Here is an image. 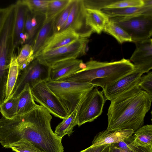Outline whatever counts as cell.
I'll list each match as a JSON object with an SVG mask.
<instances>
[{"instance_id": "obj_13", "label": "cell", "mask_w": 152, "mask_h": 152, "mask_svg": "<svg viewBox=\"0 0 152 152\" xmlns=\"http://www.w3.org/2000/svg\"><path fill=\"white\" fill-rule=\"evenodd\" d=\"M136 49L129 61L133 63L136 70L143 74L152 68V40L151 38L134 42Z\"/></svg>"}, {"instance_id": "obj_31", "label": "cell", "mask_w": 152, "mask_h": 152, "mask_svg": "<svg viewBox=\"0 0 152 152\" xmlns=\"http://www.w3.org/2000/svg\"><path fill=\"white\" fill-rule=\"evenodd\" d=\"M144 0H117L109 4L105 8L121 9L133 7H141L144 4Z\"/></svg>"}, {"instance_id": "obj_11", "label": "cell", "mask_w": 152, "mask_h": 152, "mask_svg": "<svg viewBox=\"0 0 152 152\" xmlns=\"http://www.w3.org/2000/svg\"><path fill=\"white\" fill-rule=\"evenodd\" d=\"M68 28L73 30L80 38H87L93 33L87 23L86 9L83 0H72V7L68 18L61 31Z\"/></svg>"}, {"instance_id": "obj_34", "label": "cell", "mask_w": 152, "mask_h": 152, "mask_svg": "<svg viewBox=\"0 0 152 152\" xmlns=\"http://www.w3.org/2000/svg\"><path fill=\"white\" fill-rule=\"evenodd\" d=\"M86 9L101 10L117 0H83Z\"/></svg>"}, {"instance_id": "obj_2", "label": "cell", "mask_w": 152, "mask_h": 152, "mask_svg": "<svg viewBox=\"0 0 152 152\" xmlns=\"http://www.w3.org/2000/svg\"><path fill=\"white\" fill-rule=\"evenodd\" d=\"M152 96L136 86L111 100L107 115L108 131L132 129L143 126Z\"/></svg>"}, {"instance_id": "obj_1", "label": "cell", "mask_w": 152, "mask_h": 152, "mask_svg": "<svg viewBox=\"0 0 152 152\" xmlns=\"http://www.w3.org/2000/svg\"><path fill=\"white\" fill-rule=\"evenodd\" d=\"M52 116L37 104L29 112L12 119L4 118L0 126V139L6 148L21 140L28 141L42 152H64L61 140L51 126Z\"/></svg>"}, {"instance_id": "obj_16", "label": "cell", "mask_w": 152, "mask_h": 152, "mask_svg": "<svg viewBox=\"0 0 152 152\" xmlns=\"http://www.w3.org/2000/svg\"><path fill=\"white\" fill-rule=\"evenodd\" d=\"M79 38L78 35L71 28L53 34L46 41L37 56L44 51L66 45L77 40Z\"/></svg>"}, {"instance_id": "obj_18", "label": "cell", "mask_w": 152, "mask_h": 152, "mask_svg": "<svg viewBox=\"0 0 152 152\" xmlns=\"http://www.w3.org/2000/svg\"><path fill=\"white\" fill-rule=\"evenodd\" d=\"M144 4L141 7L121 9L104 8L101 10L109 18L117 16L152 15V0H144Z\"/></svg>"}, {"instance_id": "obj_20", "label": "cell", "mask_w": 152, "mask_h": 152, "mask_svg": "<svg viewBox=\"0 0 152 152\" xmlns=\"http://www.w3.org/2000/svg\"><path fill=\"white\" fill-rule=\"evenodd\" d=\"M86 19L87 24L93 32L100 34L103 31L109 18L101 10L86 9Z\"/></svg>"}, {"instance_id": "obj_21", "label": "cell", "mask_w": 152, "mask_h": 152, "mask_svg": "<svg viewBox=\"0 0 152 152\" xmlns=\"http://www.w3.org/2000/svg\"><path fill=\"white\" fill-rule=\"evenodd\" d=\"M18 104L17 115L25 114L33 109L37 105L35 102L29 84H26L17 96Z\"/></svg>"}, {"instance_id": "obj_37", "label": "cell", "mask_w": 152, "mask_h": 152, "mask_svg": "<svg viewBox=\"0 0 152 152\" xmlns=\"http://www.w3.org/2000/svg\"><path fill=\"white\" fill-rule=\"evenodd\" d=\"M125 142L127 146V148H123L116 145L115 143L110 144L108 146L107 152H129L130 149Z\"/></svg>"}, {"instance_id": "obj_12", "label": "cell", "mask_w": 152, "mask_h": 152, "mask_svg": "<svg viewBox=\"0 0 152 152\" xmlns=\"http://www.w3.org/2000/svg\"><path fill=\"white\" fill-rule=\"evenodd\" d=\"M143 74L136 69L115 82L106 85L102 88L106 100H111L137 86Z\"/></svg>"}, {"instance_id": "obj_3", "label": "cell", "mask_w": 152, "mask_h": 152, "mask_svg": "<svg viewBox=\"0 0 152 152\" xmlns=\"http://www.w3.org/2000/svg\"><path fill=\"white\" fill-rule=\"evenodd\" d=\"M85 65L84 68L64 81L91 83L102 88L136 69L129 60L124 58L119 61L110 62L91 59Z\"/></svg>"}, {"instance_id": "obj_24", "label": "cell", "mask_w": 152, "mask_h": 152, "mask_svg": "<svg viewBox=\"0 0 152 152\" xmlns=\"http://www.w3.org/2000/svg\"><path fill=\"white\" fill-rule=\"evenodd\" d=\"M133 143L144 147H152V125L147 124L140 127L133 134Z\"/></svg>"}, {"instance_id": "obj_28", "label": "cell", "mask_w": 152, "mask_h": 152, "mask_svg": "<svg viewBox=\"0 0 152 152\" xmlns=\"http://www.w3.org/2000/svg\"><path fill=\"white\" fill-rule=\"evenodd\" d=\"M35 15H45L49 0H22Z\"/></svg>"}, {"instance_id": "obj_26", "label": "cell", "mask_w": 152, "mask_h": 152, "mask_svg": "<svg viewBox=\"0 0 152 152\" xmlns=\"http://www.w3.org/2000/svg\"><path fill=\"white\" fill-rule=\"evenodd\" d=\"M70 0H49L45 19H49L57 17L65 9Z\"/></svg>"}, {"instance_id": "obj_25", "label": "cell", "mask_w": 152, "mask_h": 152, "mask_svg": "<svg viewBox=\"0 0 152 152\" xmlns=\"http://www.w3.org/2000/svg\"><path fill=\"white\" fill-rule=\"evenodd\" d=\"M103 31L113 36L121 44L132 42L131 37L126 32L110 20L106 24Z\"/></svg>"}, {"instance_id": "obj_39", "label": "cell", "mask_w": 152, "mask_h": 152, "mask_svg": "<svg viewBox=\"0 0 152 152\" xmlns=\"http://www.w3.org/2000/svg\"><path fill=\"white\" fill-rule=\"evenodd\" d=\"M109 145L90 147L79 152H102L104 149Z\"/></svg>"}, {"instance_id": "obj_27", "label": "cell", "mask_w": 152, "mask_h": 152, "mask_svg": "<svg viewBox=\"0 0 152 152\" xmlns=\"http://www.w3.org/2000/svg\"><path fill=\"white\" fill-rule=\"evenodd\" d=\"M18 104V97L11 98L0 104V112L2 116L8 119H12L17 114Z\"/></svg>"}, {"instance_id": "obj_22", "label": "cell", "mask_w": 152, "mask_h": 152, "mask_svg": "<svg viewBox=\"0 0 152 152\" xmlns=\"http://www.w3.org/2000/svg\"><path fill=\"white\" fill-rule=\"evenodd\" d=\"M14 55L10 64L5 89V97L3 102L9 99L16 85L20 72L19 66Z\"/></svg>"}, {"instance_id": "obj_8", "label": "cell", "mask_w": 152, "mask_h": 152, "mask_svg": "<svg viewBox=\"0 0 152 152\" xmlns=\"http://www.w3.org/2000/svg\"><path fill=\"white\" fill-rule=\"evenodd\" d=\"M97 86L89 90L82 99L77 109V125L80 126L93 121L100 115L106 100L103 91Z\"/></svg>"}, {"instance_id": "obj_10", "label": "cell", "mask_w": 152, "mask_h": 152, "mask_svg": "<svg viewBox=\"0 0 152 152\" xmlns=\"http://www.w3.org/2000/svg\"><path fill=\"white\" fill-rule=\"evenodd\" d=\"M49 71V67L35 58L20 72L15 86L9 99L17 97L26 84H28L31 88L39 82L47 80Z\"/></svg>"}, {"instance_id": "obj_30", "label": "cell", "mask_w": 152, "mask_h": 152, "mask_svg": "<svg viewBox=\"0 0 152 152\" xmlns=\"http://www.w3.org/2000/svg\"><path fill=\"white\" fill-rule=\"evenodd\" d=\"M9 148L15 152H42L30 142L21 140L10 146Z\"/></svg>"}, {"instance_id": "obj_9", "label": "cell", "mask_w": 152, "mask_h": 152, "mask_svg": "<svg viewBox=\"0 0 152 152\" xmlns=\"http://www.w3.org/2000/svg\"><path fill=\"white\" fill-rule=\"evenodd\" d=\"M47 80L39 82L31 88L34 101L55 117L63 119L69 115L57 97L48 86Z\"/></svg>"}, {"instance_id": "obj_35", "label": "cell", "mask_w": 152, "mask_h": 152, "mask_svg": "<svg viewBox=\"0 0 152 152\" xmlns=\"http://www.w3.org/2000/svg\"><path fill=\"white\" fill-rule=\"evenodd\" d=\"M141 89L145 91L150 95L152 96V72L141 76L137 85Z\"/></svg>"}, {"instance_id": "obj_40", "label": "cell", "mask_w": 152, "mask_h": 152, "mask_svg": "<svg viewBox=\"0 0 152 152\" xmlns=\"http://www.w3.org/2000/svg\"><path fill=\"white\" fill-rule=\"evenodd\" d=\"M108 146L105 147L102 152H107Z\"/></svg>"}, {"instance_id": "obj_17", "label": "cell", "mask_w": 152, "mask_h": 152, "mask_svg": "<svg viewBox=\"0 0 152 152\" xmlns=\"http://www.w3.org/2000/svg\"><path fill=\"white\" fill-rule=\"evenodd\" d=\"M15 16L14 26L13 37L15 48L20 44V37L25 33V25L28 9L22 1L18 0L15 4Z\"/></svg>"}, {"instance_id": "obj_29", "label": "cell", "mask_w": 152, "mask_h": 152, "mask_svg": "<svg viewBox=\"0 0 152 152\" xmlns=\"http://www.w3.org/2000/svg\"><path fill=\"white\" fill-rule=\"evenodd\" d=\"M72 0L56 18L54 21L53 29L54 34L61 32L64 27L68 18L72 7Z\"/></svg>"}, {"instance_id": "obj_33", "label": "cell", "mask_w": 152, "mask_h": 152, "mask_svg": "<svg viewBox=\"0 0 152 152\" xmlns=\"http://www.w3.org/2000/svg\"><path fill=\"white\" fill-rule=\"evenodd\" d=\"M33 55L32 46L28 44L23 45L17 56L16 60L19 67Z\"/></svg>"}, {"instance_id": "obj_38", "label": "cell", "mask_w": 152, "mask_h": 152, "mask_svg": "<svg viewBox=\"0 0 152 152\" xmlns=\"http://www.w3.org/2000/svg\"><path fill=\"white\" fill-rule=\"evenodd\" d=\"M10 9V6L4 8H0V31L4 24Z\"/></svg>"}, {"instance_id": "obj_36", "label": "cell", "mask_w": 152, "mask_h": 152, "mask_svg": "<svg viewBox=\"0 0 152 152\" xmlns=\"http://www.w3.org/2000/svg\"><path fill=\"white\" fill-rule=\"evenodd\" d=\"M133 134L125 139L127 145L130 149L129 152H152V147H144L135 145L133 143Z\"/></svg>"}, {"instance_id": "obj_4", "label": "cell", "mask_w": 152, "mask_h": 152, "mask_svg": "<svg viewBox=\"0 0 152 152\" xmlns=\"http://www.w3.org/2000/svg\"><path fill=\"white\" fill-rule=\"evenodd\" d=\"M15 16V4L10 9L0 31V98L5 94V86L11 60L14 55L13 33Z\"/></svg>"}, {"instance_id": "obj_19", "label": "cell", "mask_w": 152, "mask_h": 152, "mask_svg": "<svg viewBox=\"0 0 152 152\" xmlns=\"http://www.w3.org/2000/svg\"><path fill=\"white\" fill-rule=\"evenodd\" d=\"M45 19L37 32L32 44L33 55L35 59L39 51L48 39L54 34L53 26L56 18Z\"/></svg>"}, {"instance_id": "obj_23", "label": "cell", "mask_w": 152, "mask_h": 152, "mask_svg": "<svg viewBox=\"0 0 152 152\" xmlns=\"http://www.w3.org/2000/svg\"><path fill=\"white\" fill-rule=\"evenodd\" d=\"M56 127L55 134L60 139L66 135L69 137L73 133L74 126L77 125V110L73 111L67 118L63 119Z\"/></svg>"}, {"instance_id": "obj_7", "label": "cell", "mask_w": 152, "mask_h": 152, "mask_svg": "<svg viewBox=\"0 0 152 152\" xmlns=\"http://www.w3.org/2000/svg\"><path fill=\"white\" fill-rule=\"evenodd\" d=\"M89 41L87 38L80 37L66 45L43 52L35 58L49 67L60 61L76 59L86 54Z\"/></svg>"}, {"instance_id": "obj_15", "label": "cell", "mask_w": 152, "mask_h": 152, "mask_svg": "<svg viewBox=\"0 0 152 152\" xmlns=\"http://www.w3.org/2000/svg\"><path fill=\"white\" fill-rule=\"evenodd\" d=\"M132 129L108 131L107 129L98 133L94 137L91 147L118 143L128 138L134 133Z\"/></svg>"}, {"instance_id": "obj_6", "label": "cell", "mask_w": 152, "mask_h": 152, "mask_svg": "<svg viewBox=\"0 0 152 152\" xmlns=\"http://www.w3.org/2000/svg\"><path fill=\"white\" fill-rule=\"evenodd\" d=\"M109 20L126 32L134 43L152 36V15L117 16L109 18Z\"/></svg>"}, {"instance_id": "obj_32", "label": "cell", "mask_w": 152, "mask_h": 152, "mask_svg": "<svg viewBox=\"0 0 152 152\" xmlns=\"http://www.w3.org/2000/svg\"><path fill=\"white\" fill-rule=\"evenodd\" d=\"M32 16V14L28 10L26 20L24 31L28 36V39L25 44H28L31 45L37 33V32L31 25V20Z\"/></svg>"}, {"instance_id": "obj_14", "label": "cell", "mask_w": 152, "mask_h": 152, "mask_svg": "<svg viewBox=\"0 0 152 152\" xmlns=\"http://www.w3.org/2000/svg\"><path fill=\"white\" fill-rule=\"evenodd\" d=\"M85 66L82 60L77 58L58 62L49 67L48 79L55 82L64 81Z\"/></svg>"}, {"instance_id": "obj_5", "label": "cell", "mask_w": 152, "mask_h": 152, "mask_svg": "<svg viewBox=\"0 0 152 152\" xmlns=\"http://www.w3.org/2000/svg\"><path fill=\"white\" fill-rule=\"evenodd\" d=\"M46 83L69 115L77 110L86 94L96 86L91 83L55 82L48 79L47 80Z\"/></svg>"}]
</instances>
